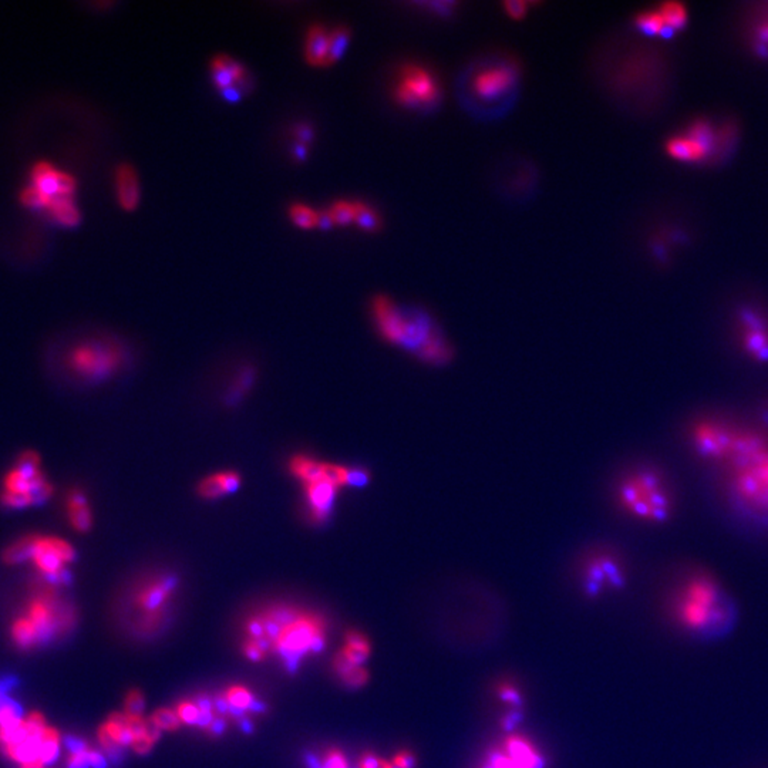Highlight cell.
<instances>
[{
  "label": "cell",
  "instance_id": "obj_1",
  "mask_svg": "<svg viewBox=\"0 0 768 768\" xmlns=\"http://www.w3.org/2000/svg\"><path fill=\"white\" fill-rule=\"evenodd\" d=\"M667 612L677 631L706 642L729 636L739 621L732 594L706 569L680 575L667 596Z\"/></svg>",
  "mask_w": 768,
  "mask_h": 768
},
{
  "label": "cell",
  "instance_id": "obj_2",
  "mask_svg": "<svg viewBox=\"0 0 768 768\" xmlns=\"http://www.w3.org/2000/svg\"><path fill=\"white\" fill-rule=\"evenodd\" d=\"M727 493L737 511L768 524V433L740 431L727 463Z\"/></svg>",
  "mask_w": 768,
  "mask_h": 768
},
{
  "label": "cell",
  "instance_id": "obj_3",
  "mask_svg": "<svg viewBox=\"0 0 768 768\" xmlns=\"http://www.w3.org/2000/svg\"><path fill=\"white\" fill-rule=\"evenodd\" d=\"M263 626L262 640L271 652L295 672L308 655L322 652L326 646L325 617L295 605L276 604L256 612Z\"/></svg>",
  "mask_w": 768,
  "mask_h": 768
},
{
  "label": "cell",
  "instance_id": "obj_4",
  "mask_svg": "<svg viewBox=\"0 0 768 768\" xmlns=\"http://www.w3.org/2000/svg\"><path fill=\"white\" fill-rule=\"evenodd\" d=\"M371 315L381 339L416 356L427 365H446L453 349L427 313L408 312L384 295L371 302Z\"/></svg>",
  "mask_w": 768,
  "mask_h": 768
},
{
  "label": "cell",
  "instance_id": "obj_5",
  "mask_svg": "<svg viewBox=\"0 0 768 768\" xmlns=\"http://www.w3.org/2000/svg\"><path fill=\"white\" fill-rule=\"evenodd\" d=\"M76 621L74 605L62 588L40 581L10 624V639L19 649H36L69 635Z\"/></svg>",
  "mask_w": 768,
  "mask_h": 768
},
{
  "label": "cell",
  "instance_id": "obj_6",
  "mask_svg": "<svg viewBox=\"0 0 768 768\" xmlns=\"http://www.w3.org/2000/svg\"><path fill=\"white\" fill-rule=\"evenodd\" d=\"M614 503L625 516L650 526L666 524L676 508L669 479L656 467L645 464L626 469L616 479Z\"/></svg>",
  "mask_w": 768,
  "mask_h": 768
},
{
  "label": "cell",
  "instance_id": "obj_7",
  "mask_svg": "<svg viewBox=\"0 0 768 768\" xmlns=\"http://www.w3.org/2000/svg\"><path fill=\"white\" fill-rule=\"evenodd\" d=\"M59 730L47 724L40 712H30L10 725L0 727V753L19 765L56 762L62 750Z\"/></svg>",
  "mask_w": 768,
  "mask_h": 768
},
{
  "label": "cell",
  "instance_id": "obj_8",
  "mask_svg": "<svg viewBox=\"0 0 768 768\" xmlns=\"http://www.w3.org/2000/svg\"><path fill=\"white\" fill-rule=\"evenodd\" d=\"M180 581L167 571H152L133 581L127 592L132 625L140 634H154L164 626L178 594Z\"/></svg>",
  "mask_w": 768,
  "mask_h": 768
},
{
  "label": "cell",
  "instance_id": "obj_9",
  "mask_svg": "<svg viewBox=\"0 0 768 768\" xmlns=\"http://www.w3.org/2000/svg\"><path fill=\"white\" fill-rule=\"evenodd\" d=\"M2 559L6 565L30 562L40 581L63 588L72 579L69 566L76 559V551L57 536H26L6 546Z\"/></svg>",
  "mask_w": 768,
  "mask_h": 768
},
{
  "label": "cell",
  "instance_id": "obj_10",
  "mask_svg": "<svg viewBox=\"0 0 768 768\" xmlns=\"http://www.w3.org/2000/svg\"><path fill=\"white\" fill-rule=\"evenodd\" d=\"M128 351L119 341L87 339L73 343L63 355L67 375L82 383L95 384L119 376L128 363Z\"/></svg>",
  "mask_w": 768,
  "mask_h": 768
},
{
  "label": "cell",
  "instance_id": "obj_11",
  "mask_svg": "<svg viewBox=\"0 0 768 768\" xmlns=\"http://www.w3.org/2000/svg\"><path fill=\"white\" fill-rule=\"evenodd\" d=\"M52 494L53 486L43 474L39 456L27 451L5 476L0 503L5 508L24 509L47 501Z\"/></svg>",
  "mask_w": 768,
  "mask_h": 768
},
{
  "label": "cell",
  "instance_id": "obj_12",
  "mask_svg": "<svg viewBox=\"0 0 768 768\" xmlns=\"http://www.w3.org/2000/svg\"><path fill=\"white\" fill-rule=\"evenodd\" d=\"M740 431L725 421L703 418L690 428V443L704 460L716 461L724 466L734 451Z\"/></svg>",
  "mask_w": 768,
  "mask_h": 768
},
{
  "label": "cell",
  "instance_id": "obj_13",
  "mask_svg": "<svg viewBox=\"0 0 768 768\" xmlns=\"http://www.w3.org/2000/svg\"><path fill=\"white\" fill-rule=\"evenodd\" d=\"M440 87L428 70L416 64L401 69L394 87V102L409 110H430L440 102Z\"/></svg>",
  "mask_w": 768,
  "mask_h": 768
},
{
  "label": "cell",
  "instance_id": "obj_14",
  "mask_svg": "<svg viewBox=\"0 0 768 768\" xmlns=\"http://www.w3.org/2000/svg\"><path fill=\"white\" fill-rule=\"evenodd\" d=\"M302 511L306 521L313 526H322L335 511L336 499L341 489L323 476V469L322 476L310 483L302 484Z\"/></svg>",
  "mask_w": 768,
  "mask_h": 768
},
{
  "label": "cell",
  "instance_id": "obj_15",
  "mask_svg": "<svg viewBox=\"0 0 768 768\" xmlns=\"http://www.w3.org/2000/svg\"><path fill=\"white\" fill-rule=\"evenodd\" d=\"M586 569V589L589 594L596 595L605 585L619 589L626 582L625 566L622 559L615 552L599 549L589 555L585 564Z\"/></svg>",
  "mask_w": 768,
  "mask_h": 768
},
{
  "label": "cell",
  "instance_id": "obj_16",
  "mask_svg": "<svg viewBox=\"0 0 768 768\" xmlns=\"http://www.w3.org/2000/svg\"><path fill=\"white\" fill-rule=\"evenodd\" d=\"M712 130L704 122H697L686 134L676 135L666 143V153L677 162H700L709 155Z\"/></svg>",
  "mask_w": 768,
  "mask_h": 768
},
{
  "label": "cell",
  "instance_id": "obj_17",
  "mask_svg": "<svg viewBox=\"0 0 768 768\" xmlns=\"http://www.w3.org/2000/svg\"><path fill=\"white\" fill-rule=\"evenodd\" d=\"M740 346L750 360L767 365L768 363V320L762 315L744 310L739 316L737 325Z\"/></svg>",
  "mask_w": 768,
  "mask_h": 768
},
{
  "label": "cell",
  "instance_id": "obj_18",
  "mask_svg": "<svg viewBox=\"0 0 768 768\" xmlns=\"http://www.w3.org/2000/svg\"><path fill=\"white\" fill-rule=\"evenodd\" d=\"M489 768H542L541 753L524 735H509L503 747L489 757Z\"/></svg>",
  "mask_w": 768,
  "mask_h": 768
},
{
  "label": "cell",
  "instance_id": "obj_19",
  "mask_svg": "<svg viewBox=\"0 0 768 768\" xmlns=\"http://www.w3.org/2000/svg\"><path fill=\"white\" fill-rule=\"evenodd\" d=\"M30 182L43 194L54 201L57 198L73 197L76 194V178L66 171L57 170L52 162H37L30 170Z\"/></svg>",
  "mask_w": 768,
  "mask_h": 768
},
{
  "label": "cell",
  "instance_id": "obj_20",
  "mask_svg": "<svg viewBox=\"0 0 768 768\" xmlns=\"http://www.w3.org/2000/svg\"><path fill=\"white\" fill-rule=\"evenodd\" d=\"M516 79L517 70L508 64L486 67L474 76L473 90L484 102H493L506 95Z\"/></svg>",
  "mask_w": 768,
  "mask_h": 768
},
{
  "label": "cell",
  "instance_id": "obj_21",
  "mask_svg": "<svg viewBox=\"0 0 768 768\" xmlns=\"http://www.w3.org/2000/svg\"><path fill=\"white\" fill-rule=\"evenodd\" d=\"M97 739H99L100 747L110 755H119L120 750L128 745L132 747L134 734L130 724V717L125 713H114L107 717L97 730Z\"/></svg>",
  "mask_w": 768,
  "mask_h": 768
},
{
  "label": "cell",
  "instance_id": "obj_22",
  "mask_svg": "<svg viewBox=\"0 0 768 768\" xmlns=\"http://www.w3.org/2000/svg\"><path fill=\"white\" fill-rule=\"evenodd\" d=\"M212 67L213 84L222 93L225 99L230 102H237L240 99V90L237 89L238 83L243 82L247 77L245 67L237 60L228 56H218L211 63Z\"/></svg>",
  "mask_w": 768,
  "mask_h": 768
},
{
  "label": "cell",
  "instance_id": "obj_23",
  "mask_svg": "<svg viewBox=\"0 0 768 768\" xmlns=\"http://www.w3.org/2000/svg\"><path fill=\"white\" fill-rule=\"evenodd\" d=\"M242 483V477L235 469H222L200 479L197 494L207 501L223 498L235 493Z\"/></svg>",
  "mask_w": 768,
  "mask_h": 768
},
{
  "label": "cell",
  "instance_id": "obj_24",
  "mask_svg": "<svg viewBox=\"0 0 768 768\" xmlns=\"http://www.w3.org/2000/svg\"><path fill=\"white\" fill-rule=\"evenodd\" d=\"M64 511H66L67 522H69L73 531L85 534L94 526V516H93L90 499L83 489H70L69 493L66 494Z\"/></svg>",
  "mask_w": 768,
  "mask_h": 768
},
{
  "label": "cell",
  "instance_id": "obj_25",
  "mask_svg": "<svg viewBox=\"0 0 768 768\" xmlns=\"http://www.w3.org/2000/svg\"><path fill=\"white\" fill-rule=\"evenodd\" d=\"M114 188L117 202L123 210L132 212L140 204L142 188L137 171L133 165L122 164L114 172Z\"/></svg>",
  "mask_w": 768,
  "mask_h": 768
},
{
  "label": "cell",
  "instance_id": "obj_26",
  "mask_svg": "<svg viewBox=\"0 0 768 768\" xmlns=\"http://www.w3.org/2000/svg\"><path fill=\"white\" fill-rule=\"evenodd\" d=\"M63 744L66 745L67 752H69L66 768L107 767L104 755L97 750L92 749L84 740L77 739V737H66V740H63Z\"/></svg>",
  "mask_w": 768,
  "mask_h": 768
},
{
  "label": "cell",
  "instance_id": "obj_27",
  "mask_svg": "<svg viewBox=\"0 0 768 768\" xmlns=\"http://www.w3.org/2000/svg\"><path fill=\"white\" fill-rule=\"evenodd\" d=\"M329 56V32L320 25H313L305 39V60L313 67H326Z\"/></svg>",
  "mask_w": 768,
  "mask_h": 768
},
{
  "label": "cell",
  "instance_id": "obj_28",
  "mask_svg": "<svg viewBox=\"0 0 768 768\" xmlns=\"http://www.w3.org/2000/svg\"><path fill=\"white\" fill-rule=\"evenodd\" d=\"M222 696L227 702L228 712L232 713L235 717H245V713L263 710L262 704L256 702L252 693L247 687L240 686V684L228 687L227 692Z\"/></svg>",
  "mask_w": 768,
  "mask_h": 768
},
{
  "label": "cell",
  "instance_id": "obj_29",
  "mask_svg": "<svg viewBox=\"0 0 768 768\" xmlns=\"http://www.w3.org/2000/svg\"><path fill=\"white\" fill-rule=\"evenodd\" d=\"M290 476L300 481V484L310 483L313 479L322 476L323 461L308 454H295L288 463Z\"/></svg>",
  "mask_w": 768,
  "mask_h": 768
},
{
  "label": "cell",
  "instance_id": "obj_30",
  "mask_svg": "<svg viewBox=\"0 0 768 768\" xmlns=\"http://www.w3.org/2000/svg\"><path fill=\"white\" fill-rule=\"evenodd\" d=\"M370 642L368 637L360 632L350 631L346 635L345 646L341 647L339 655L356 666H363L370 656Z\"/></svg>",
  "mask_w": 768,
  "mask_h": 768
},
{
  "label": "cell",
  "instance_id": "obj_31",
  "mask_svg": "<svg viewBox=\"0 0 768 768\" xmlns=\"http://www.w3.org/2000/svg\"><path fill=\"white\" fill-rule=\"evenodd\" d=\"M46 212L54 222L64 228L77 227L82 220V213L73 197L57 198L53 201Z\"/></svg>",
  "mask_w": 768,
  "mask_h": 768
},
{
  "label": "cell",
  "instance_id": "obj_32",
  "mask_svg": "<svg viewBox=\"0 0 768 768\" xmlns=\"http://www.w3.org/2000/svg\"><path fill=\"white\" fill-rule=\"evenodd\" d=\"M335 670L338 676L348 686L358 689V687L365 686L366 683H368V670L363 666H356V665L350 664V662H348L345 657H341L339 654L335 657Z\"/></svg>",
  "mask_w": 768,
  "mask_h": 768
},
{
  "label": "cell",
  "instance_id": "obj_33",
  "mask_svg": "<svg viewBox=\"0 0 768 768\" xmlns=\"http://www.w3.org/2000/svg\"><path fill=\"white\" fill-rule=\"evenodd\" d=\"M635 24L639 27L640 32L649 36H666L672 30L665 24L664 17L659 10H649L637 15Z\"/></svg>",
  "mask_w": 768,
  "mask_h": 768
},
{
  "label": "cell",
  "instance_id": "obj_34",
  "mask_svg": "<svg viewBox=\"0 0 768 768\" xmlns=\"http://www.w3.org/2000/svg\"><path fill=\"white\" fill-rule=\"evenodd\" d=\"M349 42H350V30L348 27L339 26L332 32H329V56L326 67L333 66L343 57Z\"/></svg>",
  "mask_w": 768,
  "mask_h": 768
},
{
  "label": "cell",
  "instance_id": "obj_35",
  "mask_svg": "<svg viewBox=\"0 0 768 768\" xmlns=\"http://www.w3.org/2000/svg\"><path fill=\"white\" fill-rule=\"evenodd\" d=\"M355 223L361 231H365V232H378V231L381 230V225H383L378 211L375 208H371L370 205L361 202V201H356Z\"/></svg>",
  "mask_w": 768,
  "mask_h": 768
},
{
  "label": "cell",
  "instance_id": "obj_36",
  "mask_svg": "<svg viewBox=\"0 0 768 768\" xmlns=\"http://www.w3.org/2000/svg\"><path fill=\"white\" fill-rule=\"evenodd\" d=\"M326 212L332 221L333 227H348L350 223H355L356 201H336Z\"/></svg>",
  "mask_w": 768,
  "mask_h": 768
},
{
  "label": "cell",
  "instance_id": "obj_37",
  "mask_svg": "<svg viewBox=\"0 0 768 768\" xmlns=\"http://www.w3.org/2000/svg\"><path fill=\"white\" fill-rule=\"evenodd\" d=\"M290 217L300 230H315L319 227L320 212L306 204H292L290 208Z\"/></svg>",
  "mask_w": 768,
  "mask_h": 768
},
{
  "label": "cell",
  "instance_id": "obj_38",
  "mask_svg": "<svg viewBox=\"0 0 768 768\" xmlns=\"http://www.w3.org/2000/svg\"><path fill=\"white\" fill-rule=\"evenodd\" d=\"M660 15L664 17L665 24L672 32L682 29L687 22V10L682 4L677 2H666L659 9Z\"/></svg>",
  "mask_w": 768,
  "mask_h": 768
},
{
  "label": "cell",
  "instance_id": "obj_39",
  "mask_svg": "<svg viewBox=\"0 0 768 768\" xmlns=\"http://www.w3.org/2000/svg\"><path fill=\"white\" fill-rule=\"evenodd\" d=\"M20 204L29 210H49L53 201L49 197L43 194L42 191L37 190L36 187L30 184L27 187L22 188L19 192Z\"/></svg>",
  "mask_w": 768,
  "mask_h": 768
},
{
  "label": "cell",
  "instance_id": "obj_40",
  "mask_svg": "<svg viewBox=\"0 0 768 768\" xmlns=\"http://www.w3.org/2000/svg\"><path fill=\"white\" fill-rule=\"evenodd\" d=\"M150 723L154 725L155 729L160 730V732H162V730H165V732H175L182 724L177 712L172 709L155 710L153 713V716L150 717Z\"/></svg>",
  "mask_w": 768,
  "mask_h": 768
},
{
  "label": "cell",
  "instance_id": "obj_41",
  "mask_svg": "<svg viewBox=\"0 0 768 768\" xmlns=\"http://www.w3.org/2000/svg\"><path fill=\"white\" fill-rule=\"evenodd\" d=\"M175 712H177L182 724H200L201 709L198 706L197 700L195 702L194 700H184V702L178 703Z\"/></svg>",
  "mask_w": 768,
  "mask_h": 768
},
{
  "label": "cell",
  "instance_id": "obj_42",
  "mask_svg": "<svg viewBox=\"0 0 768 768\" xmlns=\"http://www.w3.org/2000/svg\"><path fill=\"white\" fill-rule=\"evenodd\" d=\"M312 768H350L348 757L340 750H328L322 760L313 759L310 763Z\"/></svg>",
  "mask_w": 768,
  "mask_h": 768
},
{
  "label": "cell",
  "instance_id": "obj_43",
  "mask_svg": "<svg viewBox=\"0 0 768 768\" xmlns=\"http://www.w3.org/2000/svg\"><path fill=\"white\" fill-rule=\"evenodd\" d=\"M243 655L252 662H261L265 659L266 654L270 652V647L263 642V640L245 639V644L242 646Z\"/></svg>",
  "mask_w": 768,
  "mask_h": 768
},
{
  "label": "cell",
  "instance_id": "obj_44",
  "mask_svg": "<svg viewBox=\"0 0 768 768\" xmlns=\"http://www.w3.org/2000/svg\"><path fill=\"white\" fill-rule=\"evenodd\" d=\"M145 700L140 690H130L124 700V713L128 716H143Z\"/></svg>",
  "mask_w": 768,
  "mask_h": 768
},
{
  "label": "cell",
  "instance_id": "obj_45",
  "mask_svg": "<svg viewBox=\"0 0 768 768\" xmlns=\"http://www.w3.org/2000/svg\"><path fill=\"white\" fill-rule=\"evenodd\" d=\"M527 7H528V5L526 2H521V0H508V2L504 4V9H506L507 15L516 20H521L526 17Z\"/></svg>",
  "mask_w": 768,
  "mask_h": 768
},
{
  "label": "cell",
  "instance_id": "obj_46",
  "mask_svg": "<svg viewBox=\"0 0 768 768\" xmlns=\"http://www.w3.org/2000/svg\"><path fill=\"white\" fill-rule=\"evenodd\" d=\"M359 768H396L393 765V763L386 762V760L380 759L378 755L371 754V753H368V754L361 755L360 762L358 764Z\"/></svg>",
  "mask_w": 768,
  "mask_h": 768
},
{
  "label": "cell",
  "instance_id": "obj_47",
  "mask_svg": "<svg viewBox=\"0 0 768 768\" xmlns=\"http://www.w3.org/2000/svg\"><path fill=\"white\" fill-rule=\"evenodd\" d=\"M499 696L501 699L506 700V702L511 703V704H516V706H519L521 704V696H519L518 690L516 687L512 686V684H501L498 687Z\"/></svg>",
  "mask_w": 768,
  "mask_h": 768
},
{
  "label": "cell",
  "instance_id": "obj_48",
  "mask_svg": "<svg viewBox=\"0 0 768 768\" xmlns=\"http://www.w3.org/2000/svg\"><path fill=\"white\" fill-rule=\"evenodd\" d=\"M393 765L396 768H414L416 765V757L413 753L401 752L394 755Z\"/></svg>",
  "mask_w": 768,
  "mask_h": 768
},
{
  "label": "cell",
  "instance_id": "obj_49",
  "mask_svg": "<svg viewBox=\"0 0 768 768\" xmlns=\"http://www.w3.org/2000/svg\"><path fill=\"white\" fill-rule=\"evenodd\" d=\"M15 684H16L15 677H5V679L0 680V703L9 697V692L14 689Z\"/></svg>",
  "mask_w": 768,
  "mask_h": 768
},
{
  "label": "cell",
  "instance_id": "obj_50",
  "mask_svg": "<svg viewBox=\"0 0 768 768\" xmlns=\"http://www.w3.org/2000/svg\"><path fill=\"white\" fill-rule=\"evenodd\" d=\"M19 768H47V765L40 764V763H29V764L19 765Z\"/></svg>",
  "mask_w": 768,
  "mask_h": 768
}]
</instances>
